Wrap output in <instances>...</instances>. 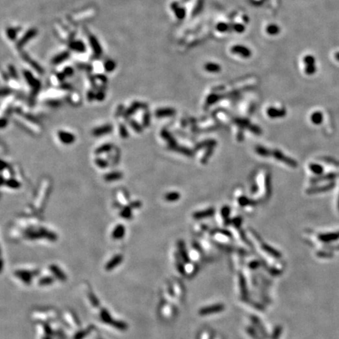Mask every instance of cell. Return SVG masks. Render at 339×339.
Listing matches in <instances>:
<instances>
[{
    "label": "cell",
    "mask_w": 339,
    "mask_h": 339,
    "mask_svg": "<svg viewBox=\"0 0 339 339\" xmlns=\"http://www.w3.org/2000/svg\"><path fill=\"white\" fill-rule=\"evenodd\" d=\"M26 237L29 240H37L39 238H46L51 241H56L57 240V236L54 232H50L46 228H39L36 230H30L26 232Z\"/></svg>",
    "instance_id": "obj_1"
},
{
    "label": "cell",
    "mask_w": 339,
    "mask_h": 339,
    "mask_svg": "<svg viewBox=\"0 0 339 339\" xmlns=\"http://www.w3.org/2000/svg\"><path fill=\"white\" fill-rule=\"evenodd\" d=\"M39 274L38 270L35 271H27V270H17L14 272V275L17 278L22 281L26 285H29L32 284L33 277Z\"/></svg>",
    "instance_id": "obj_2"
},
{
    "label": "cell",
    "mask_w": 339,
    "mask_h": 339,
    "mask_svg": "<svg viewBox=\"0 0 339 339\" xmlns=\"http://www.w3.org/2000/svg\"><path fill=\"white\" fill-rule=\"evenodd\" d=\"M57 136H58L60 142L64 144H71L72 143H74L75 141H76V136L73 134L68 132V131L59 130L58 133H57Z\"/></svg>",
    "instance_id": "obj_3"
},
{
    "label": "cell",
    "mask_w": 339,
    "mask_h": 339,
    "mask_svg": "<svg viewBox=\"0 0 339 339\" xmlns=\"http://www.w3.org/2000/svg\"><path fill=\"white\" fill-rule=\"evenodd\" d=\"M231 51L232 53L235 54H238V55L241 56V57H244V58H247V57H250L251 56V51L249 49L248 47L242 45H236L231 48Z\"/></svg>",
    "instance_id": "obj_4"
},
{
    "label": "cell",
    "mask_w": 339,
    "mask_h": 339,
    "mask_svg": "<svg viewBox=\"0 0 339 339\" xmlns=\"http://www.w3.org/2000/svg\"><path fill=\"white\" fill-rule=\"evenodd\" d=\"M123 256L122 254H116L111 260L108 261V262L105 265L104 269H105L106 271H112L115 268L117 267L118 265H120L122 263V262H123Z\"/></svg>",
    "instance_id": "obj_5"
},
{
    "label": "cell",
    "mask_w": 339,
    "mask_h": 339,
    "mask_svg": "<svg viewBox=\"0 0 339 339\" xmlns=\"http://www.w3.org/2000/svg\"><path fill=\"white\" fill-rule=\"evenodd\" d=\"M112 130H113V127L112 125L110 124L104 125V126H98V127L94 128V129L92 130V134L95 137L103 136V135L110 134V133L112 131Z\"/></svg>",
    "instance_id": "obj_6"
},
{
    "label": "cell",
    "mask_w": 339,
    "mask_h": 339,
    "mask_svg": "<svg viewBox=\"0 0 339 339\" xmlns=\"http://www.w3.org/2000/svg\"><path fill=\"white\" fill-rule=\"evenodd\" d=\"M125 233H126V228H125L124 225L122 224H119L113 229L112 232V237L116 240H121L124 237Z\"/></svg>",
    "instance_id": "obj_7"
},
{
    "label": "cell",
    "mask_w": 339,
    "mask_h": 339,
    "mask_svg": "<svg viewBox=\"0 0 339 339\" xmlns=\"http://www.w3.org/2000/svg\"><path fill=\"white\" fill-rule=\"evenodd\" d=\"M50 270L53 273V275L57 278V280L60 281H65L67 280V275L63 272L60 268L56 265H50Z\"/></svg>",
    "instance_id": "obj_8"
},
{
    "label": "cell",
    "mask_w": 339,
    "mask_h": 339,
    "mask_svg": "<svg viewBox=\"0 0 339 339\" xmlns=\"http://www.w3.org/2000/svg\"><path fill=\"white\" fill-rule=\"evenodd\" d=\"M94 329H95V328H94V326L92 325L89 326L88 328H85V329L80 330V331H78L76 334H74L73 338L72 339H83L84 337H86V336L89 335V334L92 332V331H94Z\"/></svg>",
    "instance_id": "obj_9"
},
{
    "label": "cell",
    "mask_w": 339,
    "mask_h": 339,
    "mask_svg": "<svg viewBox=\"0 0 339 339\" xmlns=\"http://www.w3.org/2000/svg\"><path fill=\"white\" fill-rule=\"evenodd\" d=\"M100 318L102 322H104V324H109V325H112L114 321V319L112 317L109 312L105 309H101V312H100Z\"/></svg>",
    "instance_id": "obj_10"
},
{
    "label": "cell",
    "mask_w": 339,
    "mask_h": 339,
    "mask_svg": "<svg viewBox=\"0 0 339 339\" xmlns=\"http://www.w3.org/2000/svg\"><path fill=\"white\" fill-rule=\"evenodd\" d=\"M143 105H144V104H140V103H138V102L134 103V104H133L132 105H131L130 107L129 108L126 110V111H125L123 116H124V117L126 118V119H128V118H130V116H132L133 114H134L135 112L138 111V110H139L141 108H142Z\"/></svg>",
    "instance_id": "obj_11"
},
{
    "label": "cell",
    "mask_w": 339,
    "mask_h": 339,
    "mask_svg": "<svg viewBox=\"0 0 339 339\" xmlns=\"http://www.w3.org/2000/svg\"><path fill=\"white\" fill-rule=\"evenodd\" d=\"M204 69L205 71L210 72V73H217V72H220L222 68H221L220 64L215 62H207L204 64Z\"/></svg>",
    "instance_id": "obj_12"
},
{
    "label": "cell",
    "mask_w": 339,
    "mask_h": 339,
    "mask_svg": "<svg viewBox=\"0 0 339 339\" xmlns=\"http://www.w3.org/2000/svg\"><path fill=\"white\" fill-rule=\"evenodd\" d=\"M265 32L268 35L274 36L280 32V28L276 24H269L267 25V27L265 28Z\"/></svg>",
    "instance_id": "obj_13"
},
{
    "label": "cell",
    "mask_w": 339,
    "mask_h": 339,
    "mask_svg": "<svg viewBox=\"0 0 339 339\" xmlns=\"http://www.w3.org/2000/svg\"><path fill=\"white\" fill-rule=\"evenodd\" d=\"M123 174L119 171H114V172H110V173L107 174L104 176V179L106 181H117V180H120L123 178Z\"/></svg>",
    "instance_id": "obj_14"
},
{
    "label": "cell",
    "mask_w": 339,
    "mask_h": 339,
    "mask_svg": "<svg viewBox=\"0 0 339 339\" xmlns=\"http://www.w3.org/2000/svg\"><path fill=\"white\" fill-rule=\"evenodd\" d=\"M2 185H6L7 187H9L10 188H13V189H17L21 185L20 183V181L14 179V178H10V179L5 181L3 178H2Z\"/></svg>",
    "instance_id": "obj_15"
},
{
    "label": "cell",
    "mask_w": 339,
    "mask_h": 339,
    "mask_svg": "<svg viewBox=\"0 0 339 339\" xmlns=\"http://www.w3.org/2000/svg\"><path fill=\"white\" fill-rule=\"evenodd\" d=\"M132 210L133 208L131 207L130 205L124 206L123 208L121 209L120 212H119V215L123 218L130 219L132 217Z\"/></svg>",
    "instance_id": "obj_16"
},
{
    "label": "cell",
    "mask_w": 339,
    "mask_h": 339,
    "mask_svg": "<svg viewBox=\"0 0 339 339\" xmlns=\"http://www.w3.org/2000/svg\"><path fill=\"white\" fill-rule=\"evenodd\" d=\"M174 114V110L172 108H160V109L156 110V116L157 117H166V116H170Z\"/></svg>",
    "instance_id": "obj_17"
},
{
    "label": "cell",
    "mask_w": 339,
    "mask_h": 339,
    "mask_svg": "<svg viewBox=\"0 0 339 339\" xmlns=\"http://www.w3.org/2000/svg\"><path fill=\"white\" fill-rule=\"evenodd\" d=\"M112 148H113L112 144H110V143H107V144H102V145H101V146H99L98 148H96L94 152H95L96 155H101V154H103V153L108 152H110L112 149Z\"/></svg>",
    "instance_id": "obj_18"
},
{
    "label": "cell",
    "mask_w": 339,
    "mask_h": 339,
    "mask_svg": "<svg viewBox=\"0 0 339 339\" xmlns=\"http://www.w3.org/2000/svg\"><path fill=\"white\" fill-rule=\"evenodd\" d=\"M128 123H129V125L130 126V127L132 128L135 132L138 133V134H141V133L143 131V127H144V126H141L140 123H138L136 120H134V119H129V122H128Z\"/></svg>",
    "instance_id": "obj_19"
},
{
    "label": "cell",
    "mask_w": 339,
    "mask_h": 339,
    "mask_svg": "<svg viewBox=\"0 0 339 339\" xmlns=\"http://www.w3.org/2000/svg\"><path fill=\"white\" fill-rule=\"evenodd\" d=\"M112 326L113 328H116L118 330H120V331H126L128 328V325L126 323L121 320H116V319H114Z\"/></svg>",
    "instance_id": "obj_20"
},
{
    "label": "cell",
    "mask_w": 339,
    "mask_h": 339,
    "mask_svg": "<svg viewBox=\"0 0 339 339\" xmlns=\"http://www.w3.org/2000/svg\"><path fill=\"white\" fill-rule=\"evenodd\" d=\"M54 281V279L52 276H48V275H46V276L41 277L40 279L39 280V281H38V284L39 286H48L51 285V284H53Z\"/></svg>",
    "instance_id": "obj_21"
},
{
    "label": "cell",
    "mask_w": 339,
    "mask_h": 339,
    "mask_svg": "<svg viewBox=\"0 0 339 339\" xmlns=\"http://www.w3.org/2000/svg\"><path fill=\"white\" fill-rule=\"evenodd\" d=\"M119 135H120V137L122 138H123V139H126V138L129 137V132H128L127 130V128H126V126H125L124 124H123V123L119 124Z\"/></svg>",
    "instance_id": "obj_22"
},
{
    "label": "cell",
    "mask_w": 339,
    "mask_h": 339,
    "mask_svg": "<svg viewBox=\"0 0 339 339\" xmlns=\"http://www.w3.org/2000/svg\"><path fill=\"white\" fill-rule=\"evenodd\" d=\"M87 296H88V297H89V300H90V302L91 305H92L94 307H96V308L99 307V306H100L99 301H98V297H96L95 294H94V293L89 292L87 294Z\"/></svg>",
    "instance_id": "obj_23"
},
{
    "label": "cell",
    "mask_w": 339,
    "mask_h": 339,
    "mask_svg": "<svg viewBox=\"0 0 339 339\" xmlns=\"http://www.w3.org/2000/svg\"><path fill=\"white\" fill-rule=\"evenodd\" d=\"M180 195L178 192H172L166 193V196H165V199L166 200H167L168 202H174L175 200H178L179 199Z\"/></svg>",
    "instance_id": "obj_24"
},
{
    "label": "cell",
    "mask_w": 339,
    "mask_h": 339,
    "mask_svg": "<svg viewBox=\"0 0 339 339\" xmlns=\"http://www.w3.org/2000/svg\"><path fill=\"white\" fill-rule=\"evenodd\" d=\"M94 162H95L96 166H98L99 168H102V169H104L108 166V162L102 158H96Z\"/></svg>",
    "instance_id": "obj_25"
},
{
    "label": "cell",
    "mask_w": 339,
    "mask_h": 339,
    "mask_svg": "<svg viewBox=\"0 0 339 339\" xmlns=\"http://www.w3.org/2000/svg\"><path fill=\"white\" fill-rule=\"evenodd\" d=\"M150 119H151V116H150V113L146 112L144 114L142 119V126L144 127H148L150 124Z\"/></svg>",
    "instance_id": "obj_26"
},
{
    "label": "cell",
    "mask_w": 339,
    "mask_h": 339,
    "mask_svg": "<svg viewBox=\"0 0 339 339\" xmlns=\"http://www.w3.org/2000/svg\"><path fill=\"white\" fill-rule=\"evenodd\" d=\"M216 28L220 32H225L228 29V25L225 22H219L217 24Z\"/></svg>",
    "instance_id": "obj_27"
},
{
    "label": "cell",
    "mask_w": 339,
    "mask_h": 339,
    "mask_svg": "<svg viewBox=\"0 0 339 339\" xmlns=\"http://www.w3.org/2000/svg\"><path fill=\"white\" fill-rule=\"evenodd\" d=\"M42 328H43L44 331H45V334H46V335L53 336L54 334V331H53L52 328H51V327L49 325V324H46V323H44V324H42Z\"/></svg>",
    "instance_id": "obj_28"
},
{
    "label": "cell",
    "mask_w": 339,
    "mask_h": 339,
    "mask_svg": "<svg viewBox=\"0 0 339 339\" xmlns=\"http://www.w3.org/2000/svg\"><path fill=\"white\" fill-rule=\"evenodd\" d=\"M132 208H140L141 206V203L140 201H134L130 204Z\"/></svg>",
    "instance_id": "obj_29"
},
{
    "label": "cell",
    "mask_w": 339,
    "mask_h": 339,
    "mask_svg": "<svg viewBox=\"0 0 339 339\" xmlns=\"http://www.w3.org/2000/svg\"><path fill=\"white\" fill-rule=\"evenodd\" d=\"M235 29L237 32H242V31H244V26H242V24H236Z\"/></svg>",
    "instance_id": "obj_30"
},
{
    "label": "cell",
    "mask_w": 339,
    "mask_h": 339,
    "mask_svg": "<svg viewBox=\"0 0 339 339\" xmlns=\"http://www.w3.org/2000/svg\"><path fill=\"white\" fill-rule=\"evenodd\" d=\"M6 124H7V119H2V120H1V126H2V128L5 127Z\"/></svg>",
    "instance_id": "obj_31"
},
{
    "label": "cell",
    "mask_w": 339,
    "mask_h": 339,
    "mask_svg": "<svg viewBox=\"0 0 339 339\" xmlns=\"http://www.w3.org/2000/svg\"><path fill=\"white\" fill-rule=\"evenodd\" d=\"M42 339H53V336L46 335V334L45 336H43V337H42Z\"/></svg>",
    "instance_id": "obj_32"
},
{
    "label": "cell",
    "mask_w": 339,
    "mask_h": 339,
    "mask_svg": "<svg viewBox=\"0 0 339 339\" xmlns=\"http://www.w3.org/2000/svg\"><path fill=\"white\" fill-rule=\"evenodd\" d=\"M96 339H104V338H102L101 337H96Z\"/></svg>",
    "instance_id": "obj_33"
},
{
    "label": "cell",
    "mask_w": 339,
    "mask_h": 339,
    "mask_svg": "<svg viewBox=\"0 0 339 339\" xmlns=\"http://www.w3.org/2000/svg\"><path fill=\"white\" fill-rule=\"evenodd\" d=\"M336 57H337V58L339 60V54H337V55H336Z\"/></svg>",
    "instance_id": "obj_34"
}]
</instances>
